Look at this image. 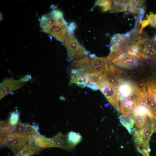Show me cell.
Listing matches in <instances>:
<instances>
[{"instance_id":"cell-7","label":"cell","mask_w":156,"mask_h":156,"mask_svg":"<svg viewBox=\"0 0 156 156\" xmlns=\"http://www.w3.org/2000/svg\"><path fill=\"white\" fill-rule=\"evenodd\" d=\"M29 78L27 76L18 80L11 79H8L4 80L1 86L0 99L11 92L22 86L25 82L29 80Z\"/></svg>"},{"instance_id":"cell-11","label":"cell","mask_w":156,"mask_h":156,"mask_svg":"<svg viewBox=\"0 0 156 156\" xmlns=\"http://www.w3.org/2000/svg\"><path fill=\"white\" fill-rule=\"evenodd\" d=\"M120 84L118 90L120 97L127 98L133 91L137 87V85L128 80L123 79L119 81Z\"/></svg>"},{"instance_id":"cell-2","label":"cell","mask_w":156,"mask_h":156,"mask_svg":"<svg viewBox=\"0 0 156 156\" xmlns=\"http://www.w3.org/2000/svg\"><path fill=\"white\" fill-rule=\"evenodd\" d=\"M156 131V128L151 122L147 123L142 128H134L131 134L137 148L141 147L150 151L149 142L151 135Z\"/></svg>"},{"instance_id":"cell-1","label":"cell","mask_w":156,"mask_h":156,"mask_svg":"<svg viewBox=\"0 0 156 156\" xmlns=\"http://www.w3.org/2000/svg\"><path fill=\"white\" fill-rule=\"evenodd\" d=\"M73 33V31L68 30L64 41L68 52L67 60L68 62L74 59L81 58L89 53V52L79 43Z\"/></svg>"},{"instance_id":"cell-8","label":"cell","mask_w":156,"mask_h":156,"mask_svg":"<svg viewBox=\"0 0 156 156\" xmlns=\"http://www.w3.org/2000/svg\"><path fill=\"white\" fill-rule=\"evenodd\" d=\"M139 59L122 52L116 59L111 62L115 64L126 68L130 69L137 66L139 64Z\"/></svg>"},{"instance_id":"cell-3","label":"cell","mask_w":156,"mask_h":156,"mask_svg":"<svg viewBox=\"0 0 156 156\" xmlns=\"http://www.w3.org/2000/svg\"><path fill=\"white\" fill-rule=\"evenodd\" d=\"M89 83L97 86L109 103L119 112L120 94L117 88L101 81L97 78H91Z\"/></svg>"},{"instance_id":"cell-17","label":"cell","mask_w":156,"mask_h":156,"mask_svg":"<svg viewBox=\"0 0 156 156\" xmlns=\"http://www.w3.org/2000/svg\"><path fill=\"white\" fill-rule=\"evenodd\" d=\"M90 61L88 58L83 57L78 60L73 61L70 67L72 69H75L77 71V74L82 73L88 66Z\"/></svg>"},{"instance_id":"cell-26","label":"cell","mask_w":156,"mask_h":156,"mask_svg":"<svg viewBox=\"0 0 156 156\" xmlns=\"http://www.w3.org/2000/svg\"><path fill=\"white\" fill-rule=\"evenodd\" d=\"M146 19L148 24L151 26L156 28V14L150 12L149 14H146Z\"/></svg>"},{"instance_id":"cell-27","label":"cell","mask_w":156,"mask_h":156,"mask_svg":"<svg viewBox=\"0 0 156 156\" xmlns=\"http://www.w3.org/2000/svg\"><path fill=\"white\" fill-rule=\"evenodd\" d=\"M137 86L141 92H147L146 89L145 83L143 80L140 81Z\"/></svg>"},{"instance_id":"cell-19","label":"cell","mask_w":156,"mask_h":156,"mask_svg":"<svg viewBox=\"0 0 156 156\" xmlns=\"http://www.w3.org/2000/svg\"><path fill=\"white\" fill-rule=\"evenodd\" d=\"M129 0H113L110 10L111 12H125L127 11Z\"/></svg>"},{"instance_id":"cell-24","label":"cell","mask_w":156,"mask_h":156,"mask_svg":"<svg viewBox=\"0 0 156 156\" xmlns=\"http://www.w3.org/2000/svg\"><path fill=\"white\" fill-rule=\"evenodd\" d=\"M0 146L1 148L7 147L12 152L13 146L12 139L11 135L5 138H0Z\"/></svg>"},{"instance_id":"cell-12","label":"cell","mask_w":156,"mask_h":156,"mask_svg":"<svg viewBox=\"0 0 156 156\" xmlns=\"http://www.w3.org/2000/svg\"><path fill=\"white\" fill-rule=\"evenodd\" d=\"M34 139L35 145L41 148L55 147L56 141L54 136L51 138H47L40 135Z\"/></svg>"},{"instance_id":"cell-21","label":"cell","mask_w":156,"mask_h":156,"mask_svg":"<svg viewBox=\"0 0 156 156\" xmlns=\"http://www.w3.org/2000/svg\"><path fill=\"white\" fill-rule=\"evenodd\" d=\"M68 144L74 148L82 140V138L80 134L73 131L69 132L66 135Z\"/></svg>"},{"instance_id":"cell-4","label":"cell","mask_w":156,"mask_h":156,"mask_svg":"<svg viewBox=\"0 0 156 156\" xmlns=\"http://www.w3.org/2000/svg\"><path fill=\"white\" fill-rule=\"evenodd\" d=\"M65 22L62 13L59 10H53L42 17L41 29L43 32L50 34L54 28Z\"/></svg>"},{"instance_id":"cell-6","label":"cell","mask_w":156,"mask_h":156,"mask_svg":"<svg viewBox=\"0 0 156 156\" xmlns=\"http://www.w3.org/2000/svg\"><path fill=\"white\" fill-rule=\"evenodd\" d=\"M129 33L114 34L111 39L109 44L110 53L106 57L109 62L116 59L122 52L126 45Z\"/></svg>"},{"instance_id":"cell-16","label":"cell","mask_w":156,"mask_h":156,"mask_svg":"<svg viewBox=\"0 0 156 156\" xmlns=\"http://www.w3.org/2000/svg\"><path fill=\"white\" fill-rule=\"evenodd\" d=\"M98 79L101 81L118 89L120 83L114 74L108 72L100 75Z\"/></svg>"},{"instance_id":"cell-25","label":"cell","mask_w":156,"mask_h":156,"mask_svg":"<svg viewBox=\"0 0 156 156\" xmlns=\"http://www.w3.org/2000/svg\"><path fill=\"white\" fill-rule=\"evenodd\" d=\"M19 120V112L15 111L11 113L8 121L11 125L14 126L16 125Z\"/></svg>"},{"instance_id":"cell-20","label":"cell","mask_w":156,"mask_h":156,"mask_svg":"<svg viewBox=\"0 0 156 156\" xmlns=\"http://www.w3.org/2000/svg\"><path fill=\"white\" fill-rule=\"evenodd\" d=\"M119 119L122 125L130 134H131L134 125V121L132 118L129 115H120L119 116Z\"/></svg>"},{"instance_id":"cell-15","label":"cell","mask_w":156,"mask_h":156,"mask_svg":"<svg viewBox=\"0 0 156 156\" xmlns=\"http://www.w3.org/2000/svg\"><path fill=\"white\" fill-rule=\"evenodd\" d=\"M42 151V148L32 145V144L28 143L14 156H30L40 153Z\"/></svg>"},{"instance_id":"cell-28","label":"cell","mask_w":156,"mask_h":156,"mask_svg":"<svg viewBox=\"0 0 156 156\" xmlns=\"http://www.w3.org/2000/svg\"><path fill=\"white\" fill-rule=\"evenodd\" d=\"M87 86L94 91L98 90L99 89L98 87L96 85L90 83L87 84Z\"/></svg>"},{"instance_id":"cell-22","label":"cell","mask_w":156,"mask_h":156,"mask_svg":"<svg viewBox=\"0 0 156 156\" xmlns=\"http://www.w3.org/2000/svg\"><path fill=\"white\" fill-rule=\"evenodd\" d=\"M133 118L134 123L137 128L140 129L143 127L147 121V115L138 114L134 112L131 116Z\"/></svg>"},{"instance_id":"cell-10","label":"cell","mask_w":156,"mask_h":156,"mask_svg":"<svg viewBox=\"0 0 156 156\" xmlns=\"http://www.w3.org/2000/svg\"><path fill=\"white\" fill-rule=\"evenodd\" d=\"M145 8L144 0H129L127 10L140 20L145 13Z\"/></svg>"},{"instance_id":"cell-14","label":"cell","mask_w":156,"mask_h":156,"mask_svg":"<svg viewBox=\"0 0 156 156\" xmlns=\"http://www.w3.org/2000/svg\"><path fill=\"white\" fill-rule=\"evenodd\" d=\"M90 77L83 73L72 74L70 78V83L76 84L78 86L84 88L87 86L89 81Z\"/></svg>"},{"instance_id":"cell-9","label":"cell","mask_w":156,"mask_h":156,"mask_svg":"<svg viewBox=\"0 0 156 156\" xmlns=\"http://www.w3.org/2000/svg\"><path fill=\"white\" fill-rule=\"evenodd\" d=\"M13 146L14 154H16L25 145L29 143L33 137L30 135H24L16 133H12Z\"/></svg>"},{"instance_id":"cell-5","label":"cell","mask_w":156,"mask_h":156,"mask_svg":"<svg viewBox=\"0 0 156 156\" xmlns=\"http://www.w3.org/2000/svg\"><path fill=\"white\" fill-rule=\"evenodd\" d=\"M107 60L103 57H96L90 61L88 67L83 73L92 78H97L99 75L109 72Z\"/></svg>"},{"instance_id":"cell-13","label":"cell","mask_w":156,"mask_h":156,"mask_svg":"<svg viewBox=\"0 0 156 156\" xmlns=\"http://www.w3.org/2000/svg\"><path fill=\"white\" fill-rule=\"evenodd\" d=\"M120 112L123 115H131L134 111V103L127 98L120 97Z\"/></svg>"},{"instance_id":"cell-23","label":"cell","mask_w":156,"mask_h":156,"mask_svg":"<svg viewBox=\"0 0 156 156\" xmlns=\"http://www.w3.org/2000/svg\"><path fill=\"white\" fill-rule=\"evenodd\" d=\"M112 1L97 0L95 5L101 6L102 10L104 12L110 10L112 5Z\"/></svg>"},{"instance_id":"cell-18","label":"cell","mask_w":156,"mask_h":156,"mask_svg":"<svg viewBox=\"0 0 156 156\" xmlns=\"http://www.w3.org/2000/svg\"><path fill=\"white\" fill-rule=\"evenodd\" d=\"M54 136L56 141L55 147L68 150L73 148L68 143L66 135L65 136L61 132H59Z\"/></svg>"}]
</instances>
